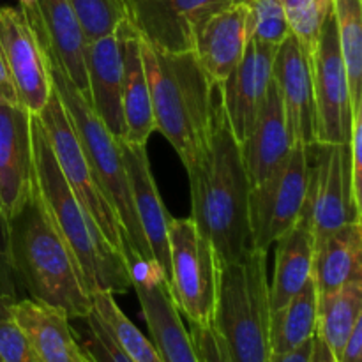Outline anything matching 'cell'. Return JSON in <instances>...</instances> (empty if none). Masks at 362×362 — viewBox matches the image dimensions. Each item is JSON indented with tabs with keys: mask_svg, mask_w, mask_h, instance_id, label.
I'll return each mask as SVG.
<instances>
[{
	"mask_svg": "<svg viewBox=\"0 0 362 362\" xmlns=\"http://www.w3.org/2000/svg\"><path fill=\"white\" fill-rule=\"evenodd\" d=\"M186 172L191 191L189 218L212 244L219 267L243 260L251 250L247 219L251 184L240 144L230 129L218 90L209 144Z\"/></svg>",
	"mask_w": 362,
	"mask_h": 362,
	"instance_id": "1",
	"label": "cell"
},
{
	"mask_svg": "<svg viewBox=\"0 0 362 362\" xmlns=\"http://www.w3.org/2000/svg\"><path fill=\"white\" fill-rule=\"evenodd\" d=\"M7 267L30 299L57 308L67 318H87L92 299L73 253L53 226L37 186L9 219Z\"/></svg>",
	"mask_w": 362,
	"mask_h": 362,
	"instance_id": "2",
	"label": "cell"
},
{
	"mask_svg": "<svg viewBox=\"0 0 362 362\" xmlns=\"http://www.w3.org/2000/svg\"><path fill=\"white\" fill-rule=\"evenodd\" d=\"M140 48L156 131L175 148L184 168H191L209 144L218 88L193 52H165L141 37Z\"/></svg>",
	"mask_w": 362,
	"mask_h": 362,
	"instance_id": "3",
	"label": "cell"
},
{
	"mask_svg": "<svg viewBox=\"0 0 362 362\" xmlns=\"http://www.w3.org/2000/svg\"><path fill=\"white\" fill-rule=\"evenodd\" d=\"M30 124L35 186L53 226L76 260L88 293H126L131 288V278L122 253L105 239L94 219L73 194L57 165L39 117L32 115Z\"/></svg>",
	"mask_w": 362,
	"mask_h": 362,
	"instance_id": "4",
	"label": "cell"
},
{
	"mask_svg": "<svg viewBox=\"0 0 362 362\" xmlns=\"http://www.w3.org/2000/svg\"><path fill=\"white\" fill-rule=\"evenodd\" d=\"M212 325L232 362H272L267 251L219 267Z\"/></svg>",
	"mask_w": 362,
	"mask_h": 362,
	"instance_id": "5",
	"label": "cell"
},
{
	"mask_svg": "<svg viewBox=\"0 0 362 362\" xmlns=\"http://www.w3.org/2000/svg\"><path fill=\"white\" fill-rule=\"evenodd\" d=\"M48 69L53 90L57 92L67 115H69L88 166L94 173L95 182L99 184L106 200L110 202L117 218H119L124 240L138 255L148 258V260H154L151 247H148L144 232H141L136 211H134L129 179H127L126 165H124L122 152H120V141L106 129L105 124L92 112L90 105L83 98V94L49 60Z\"/></svg>",
	"mask_w": 362,
	"mask_h": 362,
	"instance_id": "6",
	"label": "cell"
},
{
	"mask_svg": "<svg viewBox=\"0 0 362 362\" xmlns=\"http://www.w3.org/2000/svg\"><path fill=\"white\" fill-rule=\"evenodd\" d=\"M170 293L191 325H212L218 297L219 264L212 244L191 218H172Z\"/></svg>",
	"mask_w": 362,
	"mask_h": 362,
	"instance_id": "7",
	"label": "cell"
},
{
	"mask_svg": "<svg viewBox=\"0 0 362 362\" xmlns=\"http://www.w3.org/2000/svg\"><path fill=\"white\" fill-rule=\"evenodd\" d=\"M310 184L303 216L313 232L315 247L332 232L361 221V200L354 191L350 144H315L308 147Z\"/></svg>",
	"mask_w": 362,
	"mask_h": 362,
	"instance_id": "8",
	"label": "cell"
},
{
	"mask_svg": "<svg viewBox=\"0 0 362 362\" xmlns=\"http://www.w3.org/2000/svg\"><path fill=\"white\" fill-rule=\"evenodd\" d=\"M310 184L308 147L293 145L286 161L264 180L250 186L247 219L251 250L267 251L303 216Z\"/></svg>",
	"mask_w": 362,
	"mask_h": 362,
	"instance_id": "9",
	"label": "cell"
},
{
	"mask_svg": "<svg viewBox=\"0 0 362 362\" xmlns=\"http://www.w3.org/2000/svg\"><path fill=\"white\" fill-rule=\"evenodd\" d=\"M37 117L41 120L42 127H45L49 145H52L57 165H59L66 182L69 184L73 194L83 205L88 216L94 219L105 239L120 253L124 235L119 218H117L110 202L106 200L99 184L95 182L94 173L88 166V161L85 158L80 140L74 133L69 115H67L66 108H64L57 92L53 90V87L48 103H46V106Z\"/></svg>",
	"mask_w": 362,
	"mask_h": 362,
	"instance_id": "10",
	"label": "cell"
},
{
	"mask_svg": "<svg viewBox=\"0 0 362 362\" xmlns=\"http://www.w3.org/2000/svg\"><path fill=\"white\" fill-rule=\"evenodd\" d=\"M124 262L136 292L152 343L163 362H200L191 339L189 329L184 325L170 293L165 274L154 260L138 255L127 243L122 244Z\"/></svg>",
	"mask_w": 362,
	"mask_h": 362,
	"instance_id": "11",
	"label": "cell"
},
{
	"mask_svg": "<svg viewBox=\"0 0 362 362\" xmlns=\"http://www.w3.org/2000/svg\"><path fill=\"white\" fill-rule=\"evenodd\" d=\"M310 62L317 144H350L354 126L352 99L332 14L325 21L317 46L310 53Z\"/></svg>",
	"mask_w": 362,
	"mask_h": 362,
	"instance_id": "12",
	"label": "cell"
},
{
	"mask_svg": "<svg viewBox=\"0 0 362 362\" xmlns=\"http://www.w3.org/2000/svg\"><path fill=\"white\" fill-rule=\"evenodd\" d=\"M240 0H122L126 20L138 35L165 52H191L197 28Z\"/></svg>",
	"mask_w": 362,
	"mask_h": 362,
	"instance_id": "13",
	"label": "cell"
},
{
	"mask_svg": "<svg viewBox=\"0 0 362 362\" xmlns=\"http://www.w3.org/2000/svg\"><path fill=\"white\" fill-rule=\"evenodd\" d=\"M0 48L20 105L30 115H39L52 95L48 57L20 7L0 6Z\"/></svg>",
	"mask_w": 362,
	"mask_h": 362,
	"instance_id": "14",
	"label": "cell"
},
{
	"mask_svg": "<svg viewBox=\"0 0 362 362\" xmlns=\"http://www.w3.org/2000/svg\"><path fill=\"white\" fill-rule=\"evenodd\" d=\"M30 120L21 105L0 103V207L7 221L35 189Z\"/></svg>",
	"mask_w": 362,
	"mask_h": 362,
	"instance_id": "15",
	"label": "cell"
},
{
	"mask_svg": "<svg viewBox=\"0 0 362 362\" xmlns=\"http://www.w3.org/2000/svg\"><path fill=\"white\" fill-rule=\"evenodd\" d=\"M276 46L250 39L243 60L221 88L219 99L225 108L230 129L239 144L246 140L272 81Z\"/></svg>",
	"mask_w": 362,
	"mask_h": 362,
	"instance_id": "16",
	"label": "cell"
},
{
	"mask_svg": "<svg viewBox=\"0 0 362 362\" xmlns=\"http://www.w3.org/2000/svg\"><path fill=\"white\" fill-rule=\"evenodd\" d=\"M250 42V7L233 2L197 28L191 52L214 88H221L243 60Z\"/></svg>",
	"mask_w": 362,
	"mask_h": 362,
	"instance_id": "17",
	"label": "cell"
},
{
	"mask_svg": "<svg viewBox=\"0 0 362 362\" xmlns=\"http://www.w3.org/2000/svg\"><path fill=\"white\" fill-rule=\"evenodd\" d=\"M272 78L278 87L293 141L311 147L317 144L311 62L306 48L296 35L290 34L276 49Z\"/></svg>",
	"mask_w": 362,
	"mask_h": 362,
	"instance_id": "18",
	"label": "cell"
},
{
	"mask_svg": "<svg viewBox=\"0 0 362 362\" xmlns=\"http://www.w3.org/2000/svg\"><path fill=\"white\" fill-rule=\"evenodd\" d=\"M122 23L110 34L85 45V67L88 81V105L117 138H124L122 73H124Z\"/></svg>",
	"mask_w": 362,
	"mask_h": 362,
	"instance_id": "19",
	"label": "cell"
},
{
	"mask_svg": "<svg viewBox=\"0 0 362 362\" xmlns=\"http://www.w3.org/2000/svg\"><path fill=\"white\" fill-rule=\"evenodd\" d=\"M124 165L131 186L134 211L140 221L141 232L151 247L152 258L165 274L170 285V243L168 226L173 216L166 211L148 161L147 145H133L120 141Z\"/></svg>",
	"mask_w": 362,
	"mask_h": 362,
	"instance_id": "20",
	"label": "cell"
},
{
	"mask_svg": "<svg viewBox=\"0 0 362 362\" xmlns=\"http://www.w3.org/2000/svg\"><path fill=\"white\" fill-rule=\"evenodd\" d=\"M293 141L285 108L272 78L267 95L246 140L240 144L250 184H257L279 168L292 152Z\"/></svg>",
	"mask_w": 362,
	"mask_h": 362,
	"instance_id": "21",
	"label": "cell"
},
{
	"mask_svg": "<svg viewBox=\"0 0 362 362\" xmlns=\"http://www.w3.org/2000/svg\"><path fill=\"white\" fill-rule=\"evenodd\" d=\"M11 318L23 331L39 362H92L74 338L69 318L34 299L14 300Z\"/></svg>",
	"mask_w": 362,
	"mask_h": 362,
	"instance_id": "22",
	"label": "cell"
},
{
	"mask_svg": "<svg viewBox=\"0 0 362 362\" xmlns=\"http://www.w3.org/2000/svg\"><path fill=\"white\" fill-rule=\"evenodd\" d=\"M39 20L45 30V49L49 62L55 64L71 83L88 99L85 39L69 0H35Z\"/></svg>",
	"mask_w": 362,
	"mask_h": 362,
	"instance_id": "23",
	"label": "cell"
},
{
	"mask_svg": "<svg viewBox=\"0 0 362 362\" xmlns=\"http://www.w3.org/2000/svg\"><path fill=\"white\" fill-rule=\"evenodd\" d=\"M124 34V73H122V112L124 138L120 141L133 145H147L156 131L152 113L151 90L141 59L140 37L129 21H122Z\"/></svg>",
	"mask_w": 362,
	"mask_h": 362,
	"instance_id": "24",
	"label": "cell"
},
{
	"mask_svg": "<svg viewBox=\"0 0 362 362\" xmlns=\"http://www.w3.org/2000/svg\"><path fill=\"white\" fill-rule=\"evenodd\" d=\"M274 278L269 283L271 311L292 300L313 276V232L304 216L276 240Z\"/></svg>",
	"mask_w": 362,
	"mask_h": 362,
	"instance_id": "25",
	"label": "cell"
},
{
	"mask_svg": "<svg viewBox=\"0 0 362 362\" xmlns=\"http://www.w3.org/2000/svg\"><path fill=\"white\" fill-rule=\"evenodd\" d=\"M361 221L341 226L315 247L313 279L318 293L332 292L362 276Z\"/></svg>",
	"mask_w": 362,
	"mask_h": 362,
	"instance_id": "26",
	"label": "cell"
},
{
	"mask_svg": "<svg viewBox=\"0 0 362 362\" xmlns=\"http://www.w3.org/2000/svg\"><path fill=\"white\" fill-rule=\"evenodd\" d=\"M318 325V290L311 276L304 288L279 310L271 311L272 356L292 352L315 338Z\"/></svg>",
	"mask_w": 362,
	"mask_h": 362,
	"instance_id": "27",
	"label": "cell"
},
{
	"mask_svg": "<svg viewBox=\"0 0 362 362\" xmlns=\"http://www.w3.org/2000/svg\"><path fill=\"white\" fill-rule=\"evenodd\" d=\"M362 318V276L332 292L318 293L317 334L338 359L346 339Z\"/></svg>",
	"mask_w": 362,
	"mask_h": 362,
	"instance_id": "28",
	"label": "cell"
},
{
	"mask_svg": "<svg viewBox=\"0 0 362 362\" xmlns=\"http://www.w3.org/2000/svg\"><path fill=\"white\" fill-rule=\"evenodd\" d=\"M354 115L362 112V0H332Z\"/></svg>",
	"mask_w": 362,
	"mask_h": 362,
	"instance_id": "29",
	"label": "cell"
},
{
	"mask_svg": "<svg viewBox=\"0 0 362 362\" xmlns=\"http://www.w3.org/2000/svg\"><path fill=\"white\" fill-rule=\"evenodd\" d=\"M92 311L108 329L113 341L131 362H163L158 349L129 318L126 317L112 292H94L90 296Z\"/></svg>",
	"mask_w": 362,
	"mask_h": 362,
	"instance_id": "30",
	"label": "cell"
},
{
	"mask_svg": "<svg viewBox=\"0 0 362 362\" xmlns=\"http://www.w3.org/2000/svg\"><path fill=\"white\" fill-rule=\"evenodd\" d=\"M281 6L290 34L299 39L310 55L325 21L332 14V0H281Z\"/></svg>",
	"mask_w": 362,
	"mask_h": 362,
	"instance_id": "31",
	"label": "cell"
},
{
	"mask_svg": "<svg viewBox=\"0 0 362 362\" xmlns=\"http://www.w3.org/2000/svg\"><path fill=\"white\" fill-rule=\"evenodd\" d=\"M69 4L87 42L110 34L126 20L122 0H69Z\"/></svg>",
	"mask_w": 362,
	"mask_h": 362,
	"instance_id": "32",
	"label": "cell"
},
{
	"mask_svg": "<svg viewBox=\"0 0 362 362\" xmlns=\"http://www.w3.org/2000/svg\"><path fill=\"white\" fill-rule=\"evenodd\" d=\"M250 39L278 48L290 35L281 0H247Z\"/></svg>",
	"mask_w": 362,
	"mask_h": 362,
	"instance_id": "33",
	"label": "cell"
},
{
	"mask_svg": "<svg viewBox=\"0 0 362 362\" xmlns=\"http://www.w3.org/2000/svg\"><path fill=\"white\" fill-rule=\"evenodd\" d=\"M83 320L87 324V332H85L81 349L90 357L92 362H131L126 354L119 349V345L113 341L108 329L94 311H90V315Z\"/></svg>",
	"mask_w": 362,
	"mask_h": 362,
	"instance_id": "34",
	"label": "cell"
},
{
	"mask_svg": "<svg viewBox=\"0 0 362 362\" xmlns=\"http://www.w3.org/2000/svg\"><path fill=\"white\" fill-rule=\"evenodd\" d=\"M0 362H39L27 336L13 318L0 320Z\"/></svg>",
	"mask_w": 362,
	"mask_h": 362,
	"instance_id": "35",
	"label": "cell"
},
{
	"mask_svg": "<svg viewBox=\"0 0 362 362\" xmlns=\"http://www.w3.org/2000/svg\"><path fill=\"white\" fill-rule=\"evenodd\" d=\"M189 334L200 362H232L214 325H191Z\"/></svg>",
	"mask_w": 362,
	"mask_h": 362,
	"instance_id": "36",
	"label": "cell"
},
{
	"mask_svg": "<svg viewBox=\"0 0 362 362\" xmlns=\"http://www.w3.org/2000/svg\"><path fill=\"white\" fill-rule=\"evenodd\" d=\"M336 362H362V318L354 327Z\"/></svg>",
	"mask_w": 362,
	"mask_h": 362,
	"instance_id": "37",
	"label": "cell"
},
{
	"mask_svg": "<svg viewBox=\"0 0 362 362\" xmlns=\"http://www.w3.org/2000/svg\"><path fill=\"white\" fill-rule=\"evenodd\" d=\"M0 103H4V105H20L16 87H14V81L11 78L2 48H0Z\"/></svg>",
	"mask_w": 362,
	"mask_h": 362,
	"instance_id": "38",
	"label": "cell"
},
{
	"mask_svg": "<svg viewBox=\"0 0 362 362\" xmlns=\"http://www.w3.org/2000/svg\"><path fill=\"white\" fill-rule=\"evenodd\" d=\"M18 4H20V11L23 13V16L27 18L28 25H30L32 30L35 32V35H37L39 42H41L42 46L45 45V30H42L41 20H39L37 2H35V0H18Z\"/></svg>",
	"mask_w": 362,
	"mask_h": 362,
	"instance_id": "39",
	"label": "cell"
},
{
	"mask_svg": "<svg viewBox=\"0 0 362 362\" xmlns=\"http://www.w3.org/2000/svg\"><path fill=\"white\" fill-rule=\"evenodd\" d=\"M311 354H313V339L292 352L272 356V362H311Z\"/></svg>",
	"mask_w": 362,
	"mask_h": 362,
	"instance_id": "40",
	"label": "cell"
},
{
	"mask_svg": "<svg viewBox=\"0 0 362 362\" xmlns=\"http://www.w3.org/2000/svg\"><path fill=\"white\" fill-rule=\"evenodd\" d=\"M311 362H336V357L332 356L329 346L325 345L324 339H322L318 334H315L313 338V354H311Z\"/></svg>",
	"mask_w": 362,
	"mask_h": 362,
	"instance_id": "41",
	"label": "cell"
},
{
	"mask_svg": "<svg viewBox=\"0 0 362 362\" xmlns=\"http://www.w3.org/2000/svg\"><path fill=\"white\" fill-rule=\"evenodd\" d=\"M7 235H9V221L0 207V264L7 265Z\"/></svg>",
	"mask_w": 362,
	"mask_h": 362,
	"instance_id": "42",
	"label": "cell"
},
{
	"mask_svg": "<svg viewBox=\"0 0 362 362\" xmlns=\"http://www.w3.org/2000/svg\"><path fill=\"white\" fill-rule=\"evenodd\" d=\"M13 293L0 292V320H9L11 318V308L14 304Z\"/></svg>",
	"mask_w": 362,
	"mask_h": 362,
	"instance_id": "43",
	"label": "cell"
},
{
	"mask_svg": "<svg viewBox=\"0 0 362 362\" xmlns=\"http://www.w3.org/2000/svg\"><path fill=\"white\" fill-rule=\"evenodd\" d=\"M240 2H247V0H240Z\"/></svg>",
	"mask_w": 362,
	"mask_h": 362,
	"instance_id": "44",
	"label": "cell"
},
{
	"mask_svg": "<svg viewBox=\"0 0 362 362\" xmlns=\"http://www.w3.org/2000/svg\"><path fill=\"white\" fill-rule=\"evenodd\" d=\"M90 361H92V359H90Z\"/></svg>",
	"mask_w": 362,
	"mask_h": 362,
	"instance_id": "45",
	"label": "cell"
}]
</instances>
